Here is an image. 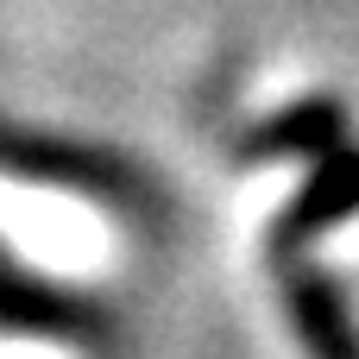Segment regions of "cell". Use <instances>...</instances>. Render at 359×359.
Segmentation results:
<instances>
[{
  "label": "cell",
  "instance_id": "1",
  "mask_svg": "<svg viewBox=\"0 0 359 359\" xmlns=\"http://www.w3.org/2000/svg\"><path fill=\"white\" fill-rule=\"evenodd\" d=\"M0 246L44 278H101L114 265V221L57 183L0 170Z\"/></svg>",
  "mask_w": 359,
  "mask_h": 359
},
{
  "label": "cell",
  "instance_id": "2",
  "mask_svg": "<svg viewBox=\"0 0 359 359\" xmlns=\"http://www.w3.org/2000/svg\"><path fill=\"white\" fill-rule=\"evenodd\" d=\"M359 215V151L353 145H334L328 158H322V170L309 177V189L290 202V215L278 221V246H297V240H309L316 227H328V221H347Z\"/></svg>",
  "mask_w": 359,
  "mask_h": 359
},
{
  "label": "cell",
  "instance_id": "3",
  "mask_svg": "<svg viewBox=\"0 0 359 359\" xmlns=\"http://www.w3.org/2000/svg\"><path fill=\"white\" fill-rule=\"evenodd\" d=\"M284 297H290V316H297V334H303L309 359H359L353 316H347V303H341V290H334L328 278L290 271Z\"/></svg>",
  "mask_w": 359,
  "mask_h": 359
},
{
  "label": "cell",
  "instance_id": "4",
  "mask_svg": "<svg viewBox=\"0 0 359 359\" xmlns=\"http://www.w3.org/2000/svg\"><path fill=\"white\" fill-rule=\"evenodd\" d=\"M0 359H76L63 341H44V334H13L0 328Z\"/></svg>",
  "mask_w": 359,
  "mask_h": 359
}]
</instances>
